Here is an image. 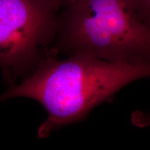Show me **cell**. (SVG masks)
<instances>
[{"label":"cell","mask_w":150,"mask_h":150,"mask_svg":"<svg viewBox=\"0 0 150 150\" xmlns=\"http://www.w3.org/2000/svg\"><path fill=\"white\" fill-rule=\"evenodd\" d=\"M55 53L47 52L20 83L0 95V103L25 97L42 105L48 115L38 130L40 138L80 121L99 104L112 102L128 84L150 77V61L118 63L81 54L59 59Z\"/></svg>","instance_id":"cell-1"},{"label":"cell","mask_w":150,"mask_h":150,"mask_svg":"<svg viewBox=\"0 0 150 150\" xmlns=\"http://www.w3.org/2000/svg\"><path fill=\"white\" fill-rule=\"evenodd\" d=\"M55 51L118 63L150 61V30L134 0H75L58 15Z\"/></svg>","instance_id":"cell-2"},{"label":"cell","mask_w":150,"mask_h":150,"mask_svg":"<svg viewBox=\"0 0 150 150\" xmlns=\"http://www.w3.org/2000/svg\"><path fill=\"white\" fill-rule=\"evenodd\" d=\"M57 22L58 11L44 0H0V67L11 85L47 53Z\"/></svg>","instance_id":"cell-3"},{"label":"cell","mask_w":150,"mask_h":150,"mask_svg":"<svg viewBox=\"0 0 150 150\" xmlns=\"http://www.w3.org/2000/svg\"><path fill=\"white\" fill-rule=\"evenodd\" d=\"M134 1L140 18L150 30V0H134Z\"/></svg>","instance_id":"cell-4"},{"label":"cell","mask_w":150,"mask_h":150,"mask_svg":"<svg viewBox=\"0 0 150 150\" xmlns=\"http://www.w3.org/2000/svg\"><path fill=\"white\" fill-rule=\"evenodd\" d=\"M132 121L136 126L140 127H150V112L147 113H136L133 115Z\"/></svg>","instance_id":"cell-5"},{"label":"cell","mask_w":150,"mask_h":150,"mask_svg":"<svg viewBox=\"0 0 150 150\" xmlns=\"http://www.w3.org/2000/svg\"><path fill=\"white\" fill-rule=\"evenodd\" d=\"M44 1L59 11V9L65 8L75 0H44Z\"/></svg>","instance_id":"cell-6"}]
</instances>
